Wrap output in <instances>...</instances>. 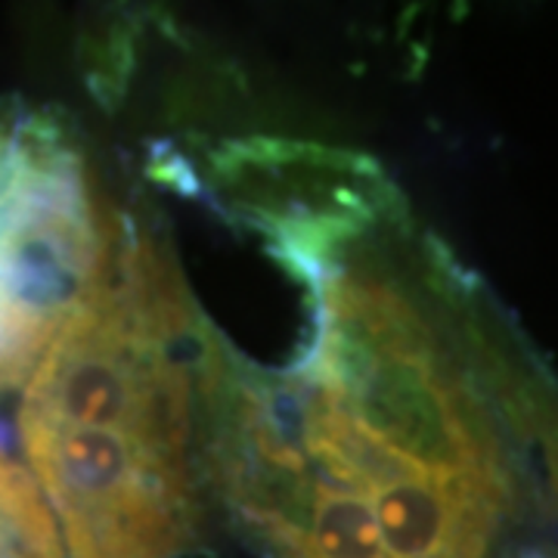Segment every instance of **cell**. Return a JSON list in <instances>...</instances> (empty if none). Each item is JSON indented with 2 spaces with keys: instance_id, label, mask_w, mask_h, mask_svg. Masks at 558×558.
I'll return each instance as SVG.
<instances>
[{
  "instance_id": "cell-5",
  "label": "cell",
  "mask_w": 558,
  "mask_h": 558,
  "mask_svg": "<svg viewBox=\"0 0 558 558\" xmlns=\"http://www.w3.org/2000/svg\"><path fill=\"white\" fill-rule=\"evenodd\" d=\"M524 558H543V556H524Z\"/></svg>"
},
{
  "instance_id": "cell-3",
  "label": "cell",
  "mask_w": 558,
  "mask_h": 558,
  "mask_svg": "<svg viewBox=\"0 0 558 558\" xmlns=\"http://www.w3.org/2000/svg\"><path fill=\"white\" fill-rule=\"evenodd\" d=\"M69 558H174L196 534L190 459L102 428L20 425Z\"/></svg>"
},
{
  "instance_id": "cell-2",
  "label": "cell",
  "mask_w": 558,
  "mask_h": 558,
  "mask_svg": "<svg viewBox=\"0 0 558 558\" xmlns=\"http://www.w3.org/2000/svg\"><path fill=\"white\" fill-rule=\"evenodd\" d=\"M84 161L38 112H0V388L28 379L109 270Z\"/></svg>"
},
{
  "instance_id": "cell-4",
  "label": "cell",
  "mask_w": 558,
  "mask_h": 558,
  "mask_svg": "<svg viewBox=\"0 0 558 558\" xmlns=\"http://www.w3.org/2000/svg\"><path fill=\"white\" fill-rule=\"evenodd\" d=\"M0 558H69L35 475L0 450Z\"/></svg>"
},
{
  "instance_id": "cell-1",
  "label": "cell",
  "mask_w": 558,
  "mask_h": 558,
  "mask_svg": "<svg viewBox=\"0 0 558 558\" xmlns=\"http://www.w3.org/2000/svg\"><path fill=\"white\" fill-rule=\"evenodd\" d=\"M314 292L317 326L299 363L301 385L329 395L369 438L425 475L509 487L478 403L407 295L339 264Z\"/></svg>"
}]
</instances>
